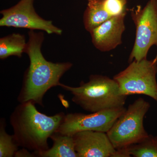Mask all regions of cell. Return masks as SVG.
<instances>
[{
    "label": "cell",
    "instance_id": "cell-1",
    "mask_svg": "<svg viewBox=\"0 0 157 157\" xmlns=\"http://www.w3.org/2000/svg\"><path fill=\"white\" fill-rule=\"evenodd\" d=\"M25 53L30 63L24 76L22 87L17 98L20 103L30 102L43 107L45 94L51 88L59 86L60 79L73 67L70 62L48 61L41 50L44 42L43 32L30 30Z\"/></svg>",
    "mask_w": 157,
    "mask_h": 157
},
{
    "label": "cell",
    "instance_id": "cell-2",
    "mask_svg": "<svg viewBox=\"0 0 157 157\" xmlns=\"http://www.w3.org/2000/svg\"><path fill=\"white\" fill-rule=\"evenodd\" d=\"M65 114L48 116L30 102L20 103L10 116L14 140L18 146L35 152L49 148L48 139L56 132Z\"/></svg>",
    "mask_w": 157,
    "mask_h": 157
},
{
    "label": "cell",
    "instance_id": "cell-3",
    "mask_svg": "<svg viewBox=\"0 0 157 157\" xmlns=\"http://www.w3.org/2000/svg\"><path fill=\"white\" fill-rule=\"evenodd\" d=\"M59 86L72 95V101L82 109L95 113L124 107L128 97L120 92L116 81L108 76L91 75L78 87L60 83Z\"/></svg>",
    "mask_w": 157,
    "mask_h": 157
},
{
    "label": "cell",
    "instance_id": "cell-4",
    "mask_svg": "<svg viewBox=\"0 0 157 157\" xmlns=\"http://www.w3.org/2000/svg\"><path fill=\"white\" fill-rule=\"evenodd\" d=\"M150 107L144 98H138L116 120L107 134L117 150L139 143L148 136L143 121Z\"/></svg>",
    "mask_w": 157,
    "mask_h": 157
},
{
    "label": "cell",
    "instance_id": "cell-5",
    "mask_svg": "<svg viewBox=\"0 0 157 157\" xmlns=\"http://www.w3.org/2000/svg\"><path fill=\"white\" fill-rule=\"evenodd\" d=\"M157 55L151 60H134L113 76L122 95L143 94L157 102Z\"/></svg>",
    "mask_w": 157,
    "mask_h": 157
},
{
    "label": "cell",
    "instance_id": "cell-6",
    "mask_svg": "<svg viewBox=\"0 0 157 157\" xmlns=\"http://www.w3.org/2000/svg\"><path fill=\"white\" fill-rule=\"evenodd\" d=\"M130 11L136 33L129 63L147 59L151 47H157V0H149L143 9L138 6Z\"/></svg>",
    "mask_w": 157,
    "mask_h": 157
},
{
    "label": "cell",
    "instance_id": "cell-7",
    "mask_svg": "<svg viewBox=\"0 0 157 157\" xmlns=\"http://www.w3.org/2000/svg\"><path fill=\"white\" fill-rule=\"evenodd\" d=\"M126 109L123 107L88 114L81 113H67L65 114L56 133L72 136L84 131L107 133Z\"/></svg>",
    "mask_w": 157,
    "mask_h": 157
},
{
    "label": "cell",
    "instance_id": "cell-8",
    "mask_svg": "<svg viewBox=\"0 0 157 157\" xmlns=\"http://www.w3.org/2000/svg\"><path fill=\"white\" fill-rule=\"evenodd\" d=\"M35 0H20L15 6L1 11L0 26L39 30L48 34L62 35L61 29L37 14L34 7Z\"/></svg>",
    "mask_w": 157,
    "mask_h": 157
},
{
    "label": "cell",
    "instance_id": "cell-9",
    "mask_svg": "<svg viewBox=\"0 0 157 157\" xmlns=\"http://www.w3.org/2000/svg\"><path fill=\"white\" fill-rule=\"evenodd\" d=\"M73 137L78 157H117V150L107 133L84 131L77 132Z\"/></svg>",
    "mask_w": 157,
    "mask_h": 157
},
{
    "label": "cell",
    "instance_id": "cell-10",
    "mask_svg": "<svg viewBox=\"0 0 157 157\" xmlns=\"http://www.w3.org/2000/svg\"><path fill=\"white\" fill-rule=\"evenodd\" d=\"M126 15L111 17L90 32L96 48L105 52L115 49L121 44L122 36L125 30Z\"/></svg>",
    "mask_w": 157,
    "mask_h": 157
},
{
    "label": "cell",
    "instance_id": "cell-11",
    "mask_svg": "<svg viewBox=\"0 0 157 157\" xmlns=\"http://www.w3.org/2000/svg\"><path fill=\"white\" fill-rule=\"evenodd\" d=\"M50 138L53 141L52 147L44 151L34 152L35 157H78L73 136L56 132Z\"/></svg>",
    "mask_w": 157,
    "mask_h": 157
},
{
    "label": "cell",
    "instance_id": "cell-12",
    "mask_svg": "<svg viewBox=\"0 0 157 157\" xmlns=\"http://www.w3.org/2000/svg\"><path fill=\"white\" fill-rule=\"evenodd\" d=\"M103 2L104 0H88L87 7L83 14V21L85 29L89 33L112 17L104 9Z\"/></svg>",
    "mask_w": 157,
    "mask_h": 157
},
{
    "label": "cell",
    "instance_id": "cell-13",
    "mask_svg": "<svg viewBox=\"0 0 157 157\" xmlns=\"http://www.w3.org/2000/svg\"><path fill=\"white\" fill-rule=\"evenodd\" d=\"M27 43L25 36L13 33L0 39V59H5L11 56L21 58L25 53Z\"/></svg>",
    "mask_w": 157,
    "mask_h": 157
},
{
    "label": "cell",
    "instance_id": "cell-14",
    "mask_svg": "<svg viewBox=\"0 0 157 157\" xmlns=\"http://www.w3.org/2000/svg\"><path fill=\"white\" fill-rule=\"evenodd\" d=\"M126 150L130 157H157V136L149 135L143 140L131 145Z\"/></svg>",
    "mask_w": 157,
    "mask_h": 157
},
{
    "label": "cell",
    "instance_id": "cell-15",
    "mask_svg": "<svg viewBox=\"0 0 157 157\" xmlns=\"http://www.w3.org/2000/svg\"><path fill=\"white\" fill-rule=\"evenodd\" d=\"M18 147L13 135L6 132V121L2 119L0 123V157L15 156Z\"/></svg>",
    "mask_w": 157,
    "mask_h": 157
},
{
    "label": "cell",
    "instance_id": "cell-16",
    "mask_svg": "<svg viewBox=\"0 0 157 157\" xmlns=\"http://www.w3.org/2000/svg\"><path fill=\"white\" fill-rule=\"evenodd\" d=\"M127 0H104L105 10L111 17L126 14Z\"/></svg>",
    "mask_w": 157,
    "mask_h": 157
},
{
    "label": "cell",
    "instance_id": "cell-17",
    "mask_svg": "<svg viewBox=\"0 0 157 157\" xmlns=\"http://www.w3.org/2000/svg\"><path fill=\"white\" fill-rule=\"evenodd\" d=\"M14 157H35L33 154L29 152L28 149L23 148L22 149L18 150L16 153L15 154Z\"/></svg>",
    "mask_w": 157,
    "mask_h": 157
}]
</instances>
